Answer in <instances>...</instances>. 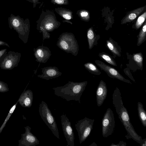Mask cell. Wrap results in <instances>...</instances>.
<instances>
[{"mask_svg":"<svg viewBox=\"0 0 146 146\" xmlns=\"http://www.w3.org/2000/svg\"><path fill=\"white\" fill-rule=\"evenodd\" d=\"M126 143L125 142H124L123 141H120L119 143V144L117 145H115L113 144V143H112L111 145L110 146H126Z\"/></svg>","mask_w":146,"mask_h":146,"instance_id":"cell-33","label":"cell"},{"mask_svg":"<svg viewBox=\"0 0 146 146\" xmlns=\"http://www.w3.org/2000/svg\"><path fill=\"white\" fill-rule=\"evenodd\" d=\"M36 29L39 31L43 30L48 33L58 28L61 23L58 21L55 13L49 10H42L39 18L36 22Z\"/></svg>","mask_w":146,"mask_h":146,"instance_id":"cell-3","label":"cell"},{"mask_svg":"<svg viewBox=\"0 0 146 146\" xmlns=\"http://www.w3.org/2000/svg\"><path fill=\"white\" fill-rule=\"evenodd\" d=\"M41 74L37 75L38 78L48 80L55 78L61 75L62 73L56 66H48L41 68Z\"/></svg>","mask_w":146,"mask_h":146,"instance_id":"cell-14","label":"cell"},{"mask_svg":"<svg viewBox=\"0 0 146 146\" xmlns=\"http://www.w3.org/2000/svg\"><path fill=\"white\" fill-rule=\"evenodd\" d=\"M33 99V92L30 90H25L21 95L18 102L23 107L30 108L32 105Z\"/></svg>","mask_w":146,"mask_h":146,"instance_id":"cell-15","label":"cell"},{"mask_svg":"<svg viewBox=\"0 0 146 146\" xmlns=\"http://www.w3.org/2000/svg\"><path fill=\"white\" fill-rule=\"evenodd\" d=\"M94 144H93V143L89 145V146H96V145L97 146V145L96 144L95 142H94Z\"/></svg>","mask_w":146,"mask_h":146,"instance_id":"cell-37","label":"cell"},{"mask_svg":"<svg viewBox=\"0 0 146 146\" xmlns=\"http://www.w3.org/2000/svg\"><path fill=\"white\" fill-rule=\"evenodd\" d=\"M38 111L42 119L53 134L59 139V131L55 118L45 102L42 101L40 104Z\"/></svg>","mask_w":146,"mask_h":146,"instance_id":"cell-6","label":"cell"},{"mask_svg":"<svg viewBox=\"0 0 146 146\" xmlns=\"http://www.w3.org/2000/svg\"><path fill=\"white\" fill-rule=\"evenodd\" d=\"M56 12L65 19L70 20L73 18V12L71 10L62 7L55 9Z\"/></svg>","mask_w":146,"mask_h":146,"instance_id":"cell-20","label":"cell"},{"mask_svg":"<svg viewBox=\"0 0 146 146\" xmlns=\"http://www.w3.org/2000/svg\"><path fill=\"white\" fill-rule=\"evenodd\" d=\"M95 62L101 70L106 72L110 77L113 78H116L124 82L131 84V82L129 80L125 79L118 71L112 67L99 60H96Z\"/></svg>","mask_w":146,"mask_h":146,"instance_id":"cell-12","label":"cell"},{"mask_svg":"<svg viewBox=\"0 0 146 146\" xmlns=\"http://www.w3.org/2000/svg\"><path fill=\"white\" fill-rule=\"evenodd\" d=\"M6 46L9 48L10 47L7 43L0 40V46Z\"/></svg>","mask_w":146,"mask_h":146,"instance_id":"cell-34","label":"cell"},{"mask_svg":"<svg viewBox=\"0 0 146 146\" xmlns=\"http://www.w3.org/2000/svg\"><path fill=\"white\" fill-rule=\"evenodd\" d=\"M146 21L141 29L138 35L137 45L139 46L144 42L146 40Z\"/></svg>","mask_w":146,"mask_h":146,"instance_id":"cell-23","label":"cell"},{"mask_svg":"<svg viewBox=\"0 0 146 146\" xmlns=\"http://www.w3.org/2000/svg\"><path fill=\"white\" fill-rule=\"evenodd\" d=\"M7 84L0 80V92H5L9 91Z\"/></svg>","mask_w":146,"mask_h":146,"instance_id":"cell-30","label":"cell"},{"mask_svg":"<svg viewBox=\"0 0 146 146\" xmlns=\"http://www.w3.org/2000/svg\"><path fill=\"white\" fill-rule=\"evenodd\" d=\"M25 128V133L21 134V138L18 141V146H35L39 144V141L31 132V128L27 126Z\"/></svg>","mask_w":146,"mask_h":146,"instance_id":"cell-11","label":"cell"},{"mask_svg":"<svg viewBox=\"0 0 146 146\" xmlns=\"http://www.w3.org/2000/svg\"><path fill=\"white\" fill-rule=\"evenodd\" d=\"M146 11H145L138 18L135 25V28L136 30L139 29L145 21Z\"/></svg>","mask_w":146,"mask_h":146,"instance_id":"cell-28","label":"cell"},{"mask_svg":"<svg viewBox=\"0 0 146 146\" xmlns=\"http://www.w3.org/2000/svg\"><path fill=\"white\" fill-rule=\"evenodd\" d=\"M50 1L51 3L55 5H67L69 4L68 0H50Z\"/></svg>","mask_w":146,"mask_h":146,"instance_id":"cell-31","label":"cell"},{"mask_svg":"<svg viewBox=\"0 0 146 146\" xmlns=\"http://www.w3.org/2000/svg\"><path fill=\"white\" fill-rule=\"evenodd\" d=\"M99 56L103 60L109 64L115 66H116L117 64L115 61L112 57L108 54L103 52L100 53Z\"/></svg>","mask_w":146,"mask_h":146,"instance_id":"cell-26","label":"cell"},{"mask_svg":"<svg viewBox=\"0 0 146 146\" xmlns=\"http://www.w3.org/2000/svg\"><path fill=\"white\" fill-rule=\"evenodd\" d=\"M27 1H28L30 2H31V3H33V5L34 3V0H27Z\"/></svg>","mask_w":146,"mask_h":146,"instance_id":"cell-36","label":"cell"},{"mask_svg":"<svg viewBox=\"0 0 146 146\" xmlns=\"http://www.w3.org/2000/svg\"><path fill=\"white\" fill-rule=\"evenodd\" d=\"M102 135L104 137H107L112 134L115 127L114 115L111 110L108 108L102 120Z\"/></svg>","mask_w":146,"mask_h":146,"instance_id":"cell-8","label":"cell"},{"mask_svg":"<svg viewBox=\"0 0 146 146\" xmlns=\"http://www.w3.org/2000/svg\"><path fill=\"white\" fill-rule=\"evenodd\" d=\"M113 104L117 115L124 106L122 99L121 94L119 89L116 88L112 95Z\"/></svg>","mask_w":146,"mask_h":146,"instance_id":"cell-18","label":"cell"},{"mask_svg":"<svg viewBox=\"0 0 146 146\" xmlns=\"http://www.w3.org/2000/svg\"><path fill=\"white\" fill-rule=\"evenodd\" d=\"M18 103V101H17V102L15 104H14L10 109V110L7 115V116L5 118L3 124L0 127V134L2 132L3 128L5 127L9 119L13 113L16 107L17 106Z\"/></svg>","mask_w":146,"mask_h":146,"instance_id":"cell-27","label":"cell"},{"mask_svg":"<svg viewBox=\"0 0 146 146\" xmlns=\"http://www.w3.org/2000/svg\"><path fill=\"white\" fill-rule=\"evenodd\" d=\"M137 110L139 119L143 125L146 127V112L143 104L140 102L137 103Z\"/></svg>","mask_w":146,"mask_h":146,"instance_id":"cell-21","label":"cell"},{"mask_svg":"<svg viewBox=\"0 0 146 146\" xmlns=\"http://www.w3.org/2000/svg\"><path fill=\"white\" fill-rule=\"evenodd\" d=\"M106 45L107 47L113 54L119 57L121 56V50L120 46L111 38L106 41Z\"/></svg>","mask_w":146,"mask_h":146,"instance_id":"cell-19","label":"cell"},{"mask_svg":"<svg viewBox=\"0 0 146 146\" xmlns=\"http://www.w3.org/2000/svg\"><path fill=\"white\" fill-rule=\"evenodd\" d=\"M9 27L18 34L19 38L24 43L28 41L30 32V23L29 19L24 20L19 16L11 14L8 18Z\"/></svg>","mask_w":146,"mask_h":146,"instance_id":"cell-2","label":"cell"},{"mask_svg":"<svg viewBox=\"0 0 146 146\" xmlns=\"http://www.w3.org/2000/svg\"><path fill=\"white\" fill-rule=\"evenodd\" d=\"M34 55L35 61L39 63H45L51 55V51L47 46L42 44L36 48H33Z\"/></svg>","mask_w":146,"mask_h":146,"instance_id":"cell-13","label":"cell"},{"mask_svg":"<svg viewBox=\"0 0 146 146\" xmlns=\"http://www.w3.org/2000/svg\"><path fill=\"white\" fill-rule=\"evenodd\" d=\"M146 10V5L130 11L122 19L121 24H123L132 22Z\"/></svg>","mask_w":146,"mask_h":146,"instance_id":"cell-17","label":"cell"},{"mask_svg":"<svg viewBox=\"0 0 146 146\" xmlns=\"http://www.w3.org/2000/svg\"><path fill=\"white\" fill-rule=\"evenodd\" d=\"M108 93V90L106 83L101 80L97 87L96 91V98L98 106H102L106 99Z\"/></svg>","mask_w":146,"mask_h":146,"instance_id":"cell-16","label":"cell"},{"mask_svg":"<svg viewBox=\"0 0 146 146\" xmlns=\"http://www.w3.org/2000/svg\"><path fill=\"white\" fill-rule=\"evenodd\" d=\"M76 14L83 21L88 22L90 20V13L87 10L84 9L78 10L77 11Z\"/></svg>","mask_w":146,"mask_h":146,"instance_id":"cell-25","label":"cell"},{"mask_svg":"<svg viewBox=\"0 0 146 146\" xmlns=\"http://www.w3.org/2000/svg\"><path fill=\"white\" fill-rule=\"evenodd\" d=\"M133 59L137 65L141 68L143 67V56L141 52L134 54Z\"/></svg>","mask_w":146,"mask_h":146,"instance_id":"cell-29","label":"cell"},{"mask_svg":"<svg viewBox=\"0 0 146 146\" xmlns=\"http://www.w3.org/2000/svg\"><path fill=\"white\" fill-rule=\"evenodd\" d=\"M21 57L20 53L11 51H9L0 62V68L3 70L13 69L18 66Z\"/></svg>","mask_w":146,"mask_h":146,"instance_id":"cell-9","label":"cell"},{"mask_svg":"<svg viewBox=\"0 0 146 146\" xmlns=\"http://www.w3.org/2000/svg\"><path fill=\"white\" fill-rule=\"evenodd\" d=\"M60 118L62 131L67 142L66 146H74V134L71 122L66 114L61 115Z\"/></svg>","mask_w":146,"mask_h":146,"instance_id":"cell-10","label":"cell"},{"mask_svg":"<svg viewBox=\"0 0 146 146\" xmlns=\"http://www.w3.org/2000/svg\"><path fill=\"white\" fill-rule=\"evenodd\" d=\"M7 52V48L1 49L0 50V62L3 59Z\"/></svg>","mask_w":146,"mask_h":146,"instance_id":"cell-32","label":"cell"},{"mask_svg":"<svg viewBox=\"0 0 146 146\" xmlns=\"http://www.w3.org/2000/svg\"><path fill=\"white\" fill-rule=\"evenodd\" d=\"M56 45L68 53L76 56L79 51V46L74 34L71 33H62L58 38Z\"/></svg>","mask_w":146,"mask_h":146,"instance_id":"cell-4","label":"cell"},{"mask_svg":"<svg viewBox=\"0 0 146 146\" xmlns=\"http://www.w3.org/2000/svg\"><path fill=\"white\" fill-rule=\"evenodd\" d=\"M87 37L89 48L91 49L93 47L96 40V36L92 27L89 28L87 31Z\"/></svg>","mask_w":146,"mask_h":146,"instance_id":"cell-22","label":"cell"},{"mask_svg":"<svg viewBox=\"0 0 146 146\" xmlns=\"http://www.w3.org/2000/svg\"><path fill=\"white\" fill-rule=\"evenodd\" d=\"M84 66L90 72L95 75H99L101 74L100 70L94 64L91 62L85 64Z\"/></svg>","mask_w":146,"mask_h":146,"instance_id":"cell-24","label":"cell"},{"mask_svg":"<svg viewBox=\"0 0 146 146\" xmlns=\"http://www.w3.org/2000/svg\"><path fill=\"white\" fill-rule=\"evenodd\" d=\"M34 0V3L33 5V8H35L36 7L37 4L40 3V2H39V1L40 0Z\"/></svg>","mask_w":146,"mask_h":146,"instance_id":"cell-35","label":"cell"},{"mask_svg":"<svg viewBox=\"0 0 146 146\" xmlns=\"http://www.w3.org/2000/svg\"><path fill=\"white\" fill-rule=\"evenodd\" d=\"M121 121L124 127L127 134L125 137L127 139L132 138L142 146H146V139H143L135 131L130 122L128 111L123 106L118 114Z\"/></svg>","mask_w":146,"mask_h":146,"instance_id":"cell-5","label":"cell"},{"mask_svg":"<svg viewBox=\"0 0 146 146\" xmlns=\"http://www.w3.org/2000/svg\"><path fill=\"white\" fill-rule=\"evenodd\" d=\"M94 121V119L85 117L78 121L75 124L80 144L84 141L90 135L93 128Z\"/></svg>","mask_w":146,"mask_h":146,"instance_id":"cell-7","label":"cell"},{"mask_svg":"<svg viewBox=\"0 0 146 146\" xmlns=\"http://www.w3.org/2000/svg\"><path fill=\"white\" fill-rule=\"evenodd\" d=\"M87 81L74 82L69 81L63 86L52 88L56 96L67 101L75 100L80 103V98L85 89Z\"/></svg>","mask_w":146,"mask_h":146,"instance_id":"cell-1","label":"cell"}]
</instances>
